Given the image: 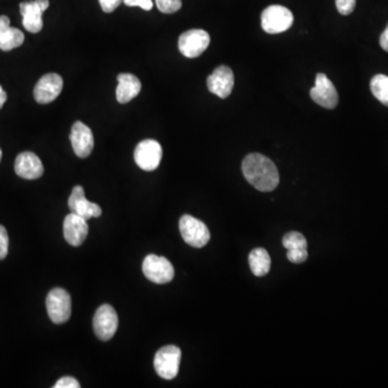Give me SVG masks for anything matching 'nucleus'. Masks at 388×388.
Masks as SVG:
<instances>
[{"label": "nucleus", "instance_id": "f257e3e1", "mask_svg": "<svg viewBox=\"0 0 388 388\" xmlns=\"http://www.w3.org/2000/svg\"><path fill=\"white\" fill-rule=\"evenodd\" d=\"M242 170L246 180L259 191H273L279 185V175L276 166L264 154L250 153L246 156Z\"/></svg>", "mask_w": 388, "mask_h": 388}, {"label": "nucleus", "instance_id": "f03ea898", "mask_svg": "<svg viewBox=\"0 0 388 388\" xmlns=\"http://www.w3.org/2000/svg\"><path fill=\"white\" fill-rule=\"evenodd\" d=\"M179 230L183 241L192 247L202 248L210 242V233L205 223L190 215L181 217Z\"/></svg>", "mask_w": 388, "mask_h": 388}, {"label": "nucleus", "instance_id": "7ed1b4c3", "mask_svg": "<svg viewBox=\"0 0 388 388\" xmlns=\"http://www.w3.org/2000/svg\"><path fill=\"white\" fill-rule=\"evenodd\" d=\"M180 360V348L175 345L164 346L154 356V369L162 379H173L178 374Z\"/></svg>", "mask_w": 388, "mask_h": 388}, {"label": "nucleus", "instance_id": "20e7f679", "mask_svg": "<svg viewBox=\"0 0 388 388\" xmlns=\"http://www.w3.org/2000/svg\"><path fill=\"white\" fill-rule=\"evenodd\" d=\"M48 315L54 323H64L68 321L72 315V299L70 293L62 288H54L48 293L47 300Z\"/></svg>", "mask_w": 388, "mask_h": 388}, {"label": "nucleus", "instance_id": "39448f33", "mask_svg": "<svg viewBox=\"0 0 388 388\" xmlns=\"http://www.w3.org/2000/svg\"><path fill=\"white\" fill-rule=\"evenodd\" d=\"M293 24V14L283 6L273 5L262 14V26L268 34H281Z\"/></svg>", "mask_w": 388, "mask_h": 388}, {"label": "nucleus", "instance_id": "423d86ee", "mask_svg": "<svg viewBox=\"0 0 388 388\" xmlns=\"http://www.w3.org/2000/svg\"><path fill=\"white\" fill-rule=\"evenodd\" d=\"M144 275L152 283L168 284L174 279V266L166 257L148 254L144 260Z\"/></svg>", "mask_w": 388, "mask_h": 388}, {"label": "nucleus", "instance_id": "0eeeda50", "mask_svg": "<svg viewBox=\"0 0 388 388\" xmlns=\"http://www.w3.org/2000/svg\"><path fill=\"white\" fill-rule=\"evenodd\" d=\"M210 43V37L208 31L203 29H190L179 37V51L185 58H198L208 49Z\"/></svg>", "mask_w": 388, "mask_h": 388}, {"label": "nucleus", "instance_id": "6e6552de", "mask_svg": "<svg viewBox=\"0 0 388 388\" xmlns=\"http://www.w3.org/2000/svg\"><path fill=\"white\" fill-rule=\"evenodd\" d=\"M118 326V315L112 306L104 304L97 308L93 318V328L96 337L102 341H108L114 337Z\"/></svg>", "mask_w": 388, "mask_h": 388}, {"label": "nucleus", "instance_id": "1a4fd4ad", "mask_svg": "<svg viewBox=\"0 0 388 388\" xmlns=\"http://www.w3.org/2000/svg\"><path fill=\"white\" fill-rule=\"evenodd\" d=\"M311 99L321 107L335 109L339 103V94L335 85L323 72L316 75L314 87L310 91Z\"/></svg>", "mask_w": 388, "mask_h": 388}, {"label": "nucleus", "instance_id": "9d476101", "mask_svg": "<svg viewBox=\"0 0 388 388\" xmlns=\"http://www.w3.org/2000/svg\"><path fill=\"white\" fill-rule=\"evenodd\" d=\"M163 150L154 139H145L137 145L134 152L135 163L141 170L152 172L160 166Z\"/></svg>", "mask_w": 388, "mask_h": 388}, {"label": "nucleus", "instance_id": "9b49d317", "mask_svg": "<svg viewBox=\"0 0 388 388\" xmlns=\"http://www.w3.org/2000/svg\"><path fill=\"white\" fill-rule=\"evenodd\" d=\"M49 0H31L20 4L23 26L31 34H38L43 29V14L49 8Z\"/></svg>", "mask_w": 388, "mask_h": 388}, {"label": "nucleus", "instance_id": "f8f14e48", "mask_svg": "<svg viewBox=\"0 0 388 388\" xmlns=\"http://www.w3.org/2000/svg\"><path fill=\"white\" fill-rule=\"evenodd\" d=\"M208 91L220 99H227L232 93L235 87V75L232 70L225 65H221L208 77Z\"/></svg>", "mask_w": 388, "mask_h": 388}, {"label": "nucleus", "instance_id": "ddd939ff", "mask_svg": "<svg viewBox=\"0 0 388 388\" xmlns=\"http://www.w3.org/2000/svg\"><path fill=\"white\" fill-rule=\"evenodd\" d=\"M63 85L62 77L54 72L41 77L34 89V97L37 103L45 105L55 101L62 92Z\"/></svg>", "mask_w": 388, "mask_h": 388}, {"label": "nucleus", "instance_id": "4468645a", "mask_svg": "<svg viewBox=\"0 0 388 388\" xmlns=\"http://www.w3.org/2000/svg\"><path fill=\"white\" fill-rule=\"evenodd\" d=\"M64 237L70 245L74 247L82 245L87 239L89 233V225L87 220L78 215L70 212L65 217L64 225H63Z\"/></svg>", "mask_w": 388, "mask_h": 388}, {"label": "nucleus", "instance_id": "2eb2a0df", "mask_svg": "<svg viewBox=\"0 0 388 388\" xmlns=\"http://www.w3.org/2000/svg\"><path fill=\"white\" fill-rule=\"evenodd\" d=\"M70 141L75 153L81 158H87L94 148L93 133L91 129L81 121H77L72 125Z\"/></svg>", "mask_w": 388, "mask_h": 388}, {"label": "nucleus", "instance_id": "dca6fc26", "mask_svg": "<svg viewBox=\"0 0 388 388\" xmlns=\"http://www.w3.org/2000/svg\"><path fill=\"white\" fill-rule=\"evenodd\" d=\"M68 206L74 214L82 217L85 220L91 218H99L102 215V208L97 204L92 203L85 199V190L81 185H76L72 189Z\"/></svg>", "mask_w": 388, "mask_h": 388}, {"label": "nucleus", "instance_id": "f3484780", "mask_svg": "<svg viewBox=\"0 0 388 388\" xmlns=\"http://www.w3.org/2000/svg\"><path fill=\"white\" fill-rule=\"evenodd\" d=\"M14 170L18 176L28 180L41 178L45 171L41 158L34 152L29 151L22 152L16 156Z\"/></svg>", "mask_w": 388, "mask_h": 388}, {"label": "nucleus", "instance_id": "a211bd4d", "mask_svg": "<svg viewBox=\"0 0 388 388\" xmlns=\"http://www.w3.org/2000/svg\"><path fill=\"white\" fill-rule=\"evenodd\" d=\"M118 87H117V101L120 104H127L135 99L141 93V80L132 74H120L117 77Z\"/></svg>", "mask_w": 388, "mask_h": 388}, {"label": "nucleus", "instance_id": "6ab92c4d", "mask_svg": "<svg viewBox=\"0 0 388 388\" xmlns=\"http://www.w3.org/2000/svg\"><path fill=\"white\" fill-rule=\"evenodd\" d=\"M249 266L254 275L258 277L264 276L270 272V254L264 248H254L249 254Z\"/></svg>", "mask_w": 388, "mask_h": 388}, {"label": "nucleus", "instance_id": "aec40b11", "mask_svg": "<svg viewBox=\"0 0 388 388\" xmlns=\"http://www.w3.org/2000/svg\"><path fill=\"white\" fill-rule=\"evenodd\" d=\"M25 36L20 29L16 27H7L0 31V50L5 52L11 51L16 48L21 47L24 43Z\"/></svg>", "mask_w": 388, "mask_h": 388}, {"label": "nucleus", "instance_id": "412c9836", "mask_svg": "<svg viewBox=\"0 0 388 388\" xmlns=\"http://www.w3.org/2000/svg\"><path fill=\"white\" fill-rule=\"evenodd\" d=\"M370 87L373 95L388 107V77L385 75H377L371 80Z\"/></svg>", "mask_w": 388, "mask_h": 388}, {"label": "nucleus", "instance_id": "4be33fe9", "mask_svg": "<svg viewBox=\"0 0 388 388\" xmlns=\"http://www.w3.org/2000/svg\"><path fill=\"white\" fill-rule=\"evenodd\" d=\"M283 245L286 249H308V241L303 235L300 232L287 233L285 237H283Z\"/></svg>", "mask_w": 388, "mask_h": 388}, {"label": "nucleus", "instance_id": "5701e85b", "mask_svg": "<svg viewBox=\"0 0 388 388\" xmlns=\"http://www.w3.org/2000/svg\"><path fill=\"white\" fill-rule=\"evenodd\" d=\"M156 8L162 14H172L183 7L181 0H156Z\"/></svg>", "mask_w": 388, "mask_h": 388}, {"label": "nucleus", "instance_id": "b1692460", "mask_svg": "<svg viewBox=\"0 0 388 388\" xmlns=\"http://www.w3.org/2000/svg\"><path fill=\"white\" fill-rule=\"evenodd\" d=\"M308 249H290L287 252V258L293 264H302L308 260Z\"/></svg>", "mask_w": 388, "mask_h": 388}, {"label": "nucleus", "instance_id": "393cba45", "mask_svg": "<svg viewBox=\"0 0 388 388\" xmlns=\"http://www.w3.org/2000/svg\"><path fill=\"white\" fill-rule=\"evenodd\" d=\"M335 6L342 16H350L356 7V0H335Z\"/></svg>", "mask_w": 388, "mask_h": 388}, {"label": "nucleus", "instance_id": "a878e982", "mask_svg": "<svg viewBox=\"0 0 388 388\" xmlns=\"http://www.w3.org/2000/svg\"><path fill=\"white\" fill-rule=\"evenodd\" d=\"M8 248H9V237L5 227L0 225V260L7 257Z\"/></svg>", "mask_w": 388, "mask_h": 388}, {"label": "nucleus", "instance_id": "bb28decb", "mask_svg": "<svg viewBox=\"0 0 388 388\" xmlns=\"http://www.w3.org/2000/svg\"><path fill=\"white\" fill-rule=\"evenodd\" d=\"M127 7H139L145 11H150L153 7L152 0H123Z\"/></svg>", "mask_w": 388, "mask_h": 388}, {"label": "nucleus", "instance_id": "cd10ccee", "mask_svg": "<svg viewBox=\"0 0 388 388\" xmlns=\"http://www.w3.org/2000/svg\"><path fill=\"white\" fill-rule=\"evenodd\" d=\"M54 388H79L80 384L76 379L72 377H65L56 382Z\"/></svg>", "mask_w": 388, "mask_h": 388}, {"label": "nucleus", "instance_id": "c85d7f7f", "mask_svg": "<svg viewBox=\"0 0 388 388\" xmlns=\"http://www.w3.org/2000/svg\"><path fill=\"white\" fill-rule=\"evenodd\" d=\"M99 1L102 9L106 14H112L123 3V0H99Z\"/></svg>", "mask_w": 388, "mask_h": 388}, {"label": "nucleus", "instance_id": "c756f323", "mask_svg": "<svg viewBox=\"0 0 388 388\" xmlns=\"http://www.w3.org/2000/svg\"><path fill=\"white\" fill-rule=\"evenodd\" d=\"M379 45L383 48V50L388 52V25L387 27H386L385 31H384L383 34L379 37Z\"/></svg>", "mask_w": 388, "mask_h": 388}, {"label": "nucleus", "instance_id": "7c9ffc66", "mask_svg": "<svg viewBox=\"0 0 388 388\" xmlns=\"http://www.w3.org/2000/svg\"><path fill=\"white\" fill-rule=\"evenodd\" d=\"M10 26V18L6 16H0V31Z\"/></svg>", "mask_w": 388, "mask_h": 388}, {"label": "nucleus", "instance_id": "2f4dec72", "mask_svg": "<svg viewBox=\"0 0 388 388\" xmlns=\"http://www.w3.org/2000/svg\"><path fill=\"white\" fill-rule=\"evenodd\" d=\"M7 93L4 91L3 87L0 85V109L3 108V106L5 105L6 102H7Z\"/></svg>", "mask_w": 388, "mask_h": 388}, {"label": "nucleus", "instance_id": "473e14b6", "mask_svg": "<svg viewBox=\"0 0 388 388\" xmlns=\"http://www.w3.org/2000/svg\"><path fill=\"white\" fill-rule=\"evenodd\" d=\"M1 158H3V151L0 149V161H1Z\"/></svg>", "mask_w": 388, "mask_h": 388}]
</instances>
